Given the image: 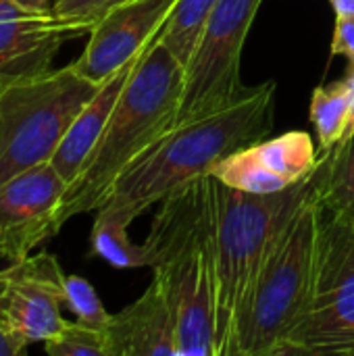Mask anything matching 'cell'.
Instances as JSON below:
<instances>
[{
	"label": "cell",
	"mask_w": 354,
	"mask_h": 356,
	"mask_svg": "<svg viewBox=\"0 0 354 356\" xmlns=\"http://www.w3.org/2000/svg\"><path fill=\"white\" fill-rule=\"evenodd\" d=\"M159 33L144 48L100 140L69 184L54 215V234L71 217L98 211L119 175L175 125L184 65L159 40Z\"/></svg>",
	"instance_id": "obj_3"
},
{
	"label": "cell",
	"mask_w": 354,
	"mask_h": 356,
	"mask_svg": "<svg viewBox=\"0 0 354 356\" xmlns=\"http://www.w3.org/2000/svg\"><path fill=\"white\" fill-rule=\"evenodd\" d=\"M263 0H219L184 67L182 100L175 125L225 111L257 88L240 79L244 40Z\"/></svg>",
	"instance_id": "obj_7"
},
{
	"label": "cell",
	"mask_w": 354,
	"mask_h": 356,
	"mask_svg": "<svg viewBox=\"0 0 354 356\" xmlns=\"http://www.w3.org/2000/svg\"><path fill=\"white\" fill-rule=\"evenodd\" d=\"M27 348L23 340H19L0 319V356H19Z\"/></svg>",
	"instance_id": "obj_24"
},
{
	"label": "cell",
	"mask_w": 354,
	"mask_h": 356,
	"mask_svg": "<svg viewBox=\"0 0 354 356\" xmlns=\"http://www.w3.org/2000/svg\"><path fill=\"white\" fill-rule=\"evenodd\" d=\"M65 277L50 252H31L0 269V319L27 346L46 342L63 327Z\"/></svg>",
	"instance_id": "obj_9"
},
{
	"label": "cell",
	"mask_w": 354,
	"mask_h": 356,
	"mask_svg": "<svg viewBox=\"0 0 354 356\" xmlns=\"http://www.w3.org/2000/svg\"><path fill=\"white\" fill-rule=\"evenodd\" d=\"M65 307L77 317L79 323L104 332L108 327L111 315L106 313L102 300L90 282L77 275L65 277Z\"/></svg>",
	"instance_id": "obj_21"
},
{
	"label": "cell",
	"mask_w": 354,
	"mask_h": 356,
	"mask_svg": "<svg viewBox=\"0 0 354 356\" xmlns=\"http://www.w3.org/2000/svg\"><path fill=\"white\" fill-rule=\"evenodd\" d=\"M315 196L323 215L354 225V134L330 150H321Z\"/></svg>",
	"instance_id": "obj_16"
},
{
	"label": "cell",
	"mask_w": 354,
	"mask_h": 356,
	"mask_svg": "<svg viewBox=\"0 0 354 356\" xmlns=\"http://www.w3.org/2000/svg\"><path fill=\"white\" fill-rule=\"evenodd\" d=\"M13 2H17V4L25 6V8H29V10H52L50 0H13Z\"/></svg>",
	"instance_id": "obj_27"
},
{
	"label": "cell",
	"mask_w": 354,
	"mask_h": 356,
	"mask_svg": "<svg viewBox=\"0 0 354 356\" xmlns=\"http://www.w3.org/2000/svg\"><path fill=\"white\" fill-rule=\"evenodd\" d=\"M348 104H351L348 77L332 86H319L313 90L311 121L317 129L321 150H330L342 140L348 119Z\"/></svg>",
	"instance_id": "obj_19"
},
{
	"label": "cell",
	"mask_w": 354,
	"mask_h": 356,
	"mask_svg": "<svg viewBox=\"0 0 354 356\" xmlns=\"http://www.w3.org/2000/svg\"><path fill=\"white\" fill-rule=\"evenodd\" d=\"M67 188L50 161L0 184V261H21L56 236L54 215Z\"/></svg>",
	"instance_id": "obj_10"
},
{
	"label": "cell",
	"mask_w": 354,
	"mask_h": 356,
	"mask_svg": "<svg viewBox=\"0 0 354 356\" xmlns=\"http://www.w3.org/2000/svg\"><path fill=\"white\" fill-rule=\"evenodd\" d=\"M336 17H354V0H332Z\"/></svg>",
	"instance_id": "obj_26"
},
{
	"label": "cell",
	"mask_w": 354,
	"mask_h": 356,
	"mask_svg": "<svg viewBox=\"0 0 354 356\" xmlns=\"http://www.w3.org/2000/svg\"><path fill=\"white\" fill-rule=\"evenodd\" d=\"M317 177V173H315ZM323 209L315 186L275 240L238 321L232 356H277L311 302Z\"/></svg>",
	"instance_id": "obj_5"
},
{
	"label": "cell",
	"mask_w": 354,
	"mask_h": 356,
	"mask_svg": "<svg viewBox=\"0 0 354 356\" xmlns=\"http://www.w3.org/2000/svg\"><path fill=\"white\" fill-rule=\"evenodd\" d=\"M346 77H348V81H351V104H348V119H346V127H344L342 140L351 138L354 134V65H351ZM342 140H340V142H342Z\"/></svg>",
	"instance_id": "obj_25"
},
{
	"label": "cell",
	"mask_w": 354,
	"mask_h": 356,
	"mask_svg": "<svg viewBox=\"0 0 354 356\" xmlns=\"http://www.w3.org/2000/svg\"><path fill=\"white\" fill-rule=\"evenodd\" d=\"M177 0H127L108 10L90 31L73 69L94 83L106 81L138 56L163 29Z\"/></svg>",
	"instance_id": "obj_11"
},
{
	"label": "cell",
	"mask_w": 354,
	"mask_h": 356,
	"mask_svg": "<svg viewBox=\"0 0 354 356\" xmlns=\"http://www.w3.org/2000/svg\"><path fill=\"white\" fill-rule=\"evenodd\" d=\"M317 163L313 138L307 131H288L232 152L211 175L242 192L273 194L307 179Z\"/></svg>",
	"instance_id": "obj_12"
},
{
	"label": "cell",
	"mask_w": 354,
	"mask_h": 356,
	"mask_svg": "<svg viewBox=\"0 0 354 356\" xmlns=\"http://www.w3.org/2000/svg\"><path fill=\"white\" fill-rule=\"evenodd\" d=\"M77 38L54 10L0 0V88L52 69L61 46Z\"/></svg>",
	"instance_id": "obj_13"
},
{
	"label": "cell",
	"mask_w": 354,
	"mask_h": 356,
	"mask_svg": "<svg viewBox=\"0 0 354 356\" xmlns=\"http://www.w3.org/2000/svg\"><path fill=\"white\" fill-rule=\"evenodd\" d=\"M50 356H106L104 332L88 327L79 321H65L63 327L44 342Z\"/></svg>",
	"instance_id": "obj_20"
},
{
	"label": "cell",
	"mask_w": 354,
	"mask_h": 356,
	"mask_svg": "<svg viewBox=\"0 0 354 356\" xmlns=\"http://www.w3.org/2000/svg\"><path fill=\"white\" fill-rule=\"evenodd\" d=\"M142 52L138 56H134L129 63H125L121 69H117L106 81L100 83L98 92L81 108V113L77 115V119L69 127L67 136L63 138L61 146L56 148L54 156L50 159V163L54 165V169L58 171V175L67 184H73V179L79 175L83 163L88 161L90 152L94 150L96 142L100 140V136H102V131H104V127H106V123L115 111V104H117L123 88H125L131 71L136 69Z\"/></svg>",
	"instance_id": "obj_15"
},
{
	"label": "cell",
	"mask_w": 354,
	"mask_h": 356,
	"mask_svg": "<svg viewBox=\"0 0 354 356\" xmlns=\"http://www.w3.org/2000/svg\"><path fill=\"white\" fill-rule=\"evenodd\" d=\"M273 94L275 83L265 81L225 111L173 125L119 175L100 207L136 219L190 181L211 175L225 156L271 134Z\"/></svg>",
	"instance_id": "obj_2"
},
{
	"label": "cell",
	"mask_w": 354,
	"mask_h": 356,
	"mask_svg": "<svg viewBox=\"0 0 354 356\" xmlns=\"http://www.w3.org/2000/svg\"><path fill=\"white\" fill-rule=\"evenodd\" d=\"M127 0H54L52 10L75 33H90L92 27L115 6Z\"/></svg>",
	"instance_id": "obj_22"
},
{
	"label": "cell",
	"mask_w": 354,
	"mask_h": 356,
	"mask_svg": "<svg viewBox=\"0 0 354 356\" xmlns=\"http://www.w3.org/2000/svg\"><path fill=\"white\" fill-rule=\"evenodd\" d=\"M217 2L219 0H177L171 15L167 17L159 40L184 67L190 60Z\"/></svg>",
	"instance_id": "obj_18"
},
{
	"label": "cell",
	"mask_w": 354,
	"mask_h": 356,
	"mask_svg": "<svg viewBox=\"0 0 354 356\" xmlns=\"http://www.w3.org/2000/svg\"><path fill=\"white\" fill-rule=\"evenodd\" d=\"M315 173L317 167L300 184L273 194L242 192L221 184L215 177V356H232L238 321L252 296L263 265L284 227L311 194Z\"/></svg>",
	"instance_id": "obj_4"
},
{
	"label": "cell",
	"mask_w": 354,
	"mask_h": 356,
	"mask_svg": "<svg viewBox=\"0 0 354 356\" xmlns=\"http://www.w3.org/2000/svg\"><path fill=\"white\" fill-rule=\"evenodd\" d=\"M98 88L73 65L0 88V184L50 161Z\"/></svg>",
	"instance_id": "obj_6"
},
{
	"label": "cell",
	"mask_w": 354,
	"mask_h": 356,
	"mask_svg": "<svg viewBox=\"0 0 354 356\" xmlns=\"http://www.w3.org/2000/svg\"><path fill=\"white\" fill-rule=\"evenodd\" d=\"M332 52L346 56L354 65V17H336Z\"/></svg>",
	"instance_id": "obj_23"
},
{
	"label": "cell",
	"mask_w": 354,
	"mask_h": 356,
	"mask_svg": "<svg viewBox=\"0 0 354 356\" xmlns=\"http://www.w3.org/2000/svg\"><path fill=\"white\" fill-rule=\"evenodd\" d=\"M146 244L156 257L152 271L173 313L177 356H215V177H198L167 196Z\"/></svg>",
	"instance_id": "obj_1"
},
{
	"label": "cell",
	"mask_w": 354,
	"mask_h": 356,
	"mask_svg": "<svg viewBox=\"0 0 354 356\" xmlns=\"http://www.w3.org/2000/svg\"><path fill=\"white\" fill-rule=\"evenodd\" d=\"M134 219L113 207H100L96 211L90 252L104 259L117 269H136V267H154L156 257L152 248L144 244H134L127 236V227Z\"/></svg>",
	"instance_id": "obj_17"
},
{
	"label": "cell",
	"mask_w": 354,
	"mask_h": 356,
	"mask_svg": "<svg viewBox=\"0 0 354 356\" xmlns=\"http://www.w3.org/2000/svg\"><path fill=\"white\" fill-rule=\"evenodd\" d=\"M104 338L106 356H177L173 313L156 277L136 302L111 315Z\"/></svg>",
	"instance_id": "obj_14"
},
{
	"label": "cell",
	"mask_w": 354,
	"mask_h": 356,
	"mask_svg": "<svg viewBox=\"0 0 354 356\" xmlns=\"http://www.w3.org/2000/svg\"><path fill=\"white\" fill-rule=\"evenodd\" d=\"M354 356V225L323 215L311 302L277 356Z\"/></svg>",
	"instance_id": "obj_8"
}]
</instances>
